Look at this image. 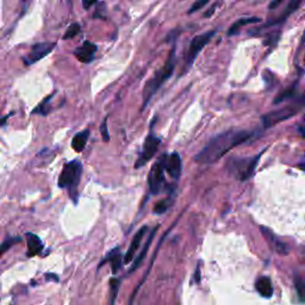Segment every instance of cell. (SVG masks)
<instances>
[{"mask_svg": "<svg viewBox=\"0 0 305 305\" xmlns=\"http://www.w3.org/2000/svg\"><path fill=\"white\" fill-rule=\"evenodd\" d=\"M254 136V132L245 130H227L216 135L200 149L198 154L194 155V161L202 165H211L222 159L235 147L247 142Z\"/></svg>", "mask_w": 305, "mask_h": 305, "instance_id": "1", "label": "cell"}, {"mask_svg": "<svg viewBox=\"0 0 305 305\" xmlns=\"http://www.w3.org/2000/svg\"><path fill=\"white\" fill-rule=\"evenodd\" d=\"M174 67H176V46L172 47L167 60H166V63L159 70H156L155 74L147 81L145 89H143L142 110L146 109V106L148 105L152 98L161 89V86L171 78L174 72Z\"/></svg>", "mask_w": 305, "mask_h": 305, "instance_id": "2", "label": "cell"}, {"mask_svg": "<svg viewBox=\"0 0 305 305\" xmlns=\"http://www.w3.org/2000/svg\"><path fill=\"white\" fill-rule=\"evenodd\" d=\"M262 154L264 152H259L258 155H254V156L231 157L227 163V169L235 179L240 180V182H245L254 176Z\"/></svg>", "mask_w": 305, "mask_h": 305, "instance_id": "3", "label": "cell"}, {"mask_svg": "<svg viewBox=\"0 0 305 305\" xmlns=\"http://www.w3.org/2000/svg\"><path fill=\"white\" fill-rule=\"evenodd\" d=\"M81 173H83V165L79 160H73L63 166L60 177H59V187L68 188L70 196L76 202L75 192L80 183Z\"/></svg>", "mask_w": 305, "mask_h": 305, "instance_id": "4", "label": "cell"}, {"mask_svg": "<svg viewBox=\"0 0 305 305\" xmlns=\"http://www.w3.org/2000/svg\"><path fill=\"white\" fill-rule=\"evenodd\" d=\"M216 35V31L211 30L208 32L202 33V35L196 36L191 39L190 46L187 48V52L185 54V66H183V72H187L191 68L192 64H193L194 60L197 59V56L199 55V53L202 52V49L205 46H208L209 42L211 41V38Z\"/></svg>", "mask_w": 305, "mask_h": 305, "instance_id": "5", "label": "cell"}, {"mask_svg": "<svg viewBox=\"0 0 305 305\" xmlns=\"http://www.w3.org/2000/svg\"><path fill=\"white\" fill-rule=\"evenodd\" d=\"M301 110H302L301 107H299L295 101H292L290 105L282 107V109L280 110H275V111L268 112V114L264 115L261 117L264 129H268V128H271V126H274L276 125V124L290 120L291 117L297 115Z\"/></svg>", "mask_w": 305, "mask_h": 305, "instance_id": "6", "label": "cell"}, {"mask_svg": "<svg viewBox=\"0 0 305 305\" xmlns=\"http://www.w3.org/2000/svg\"><path fill=\"white\" fill-rule=\"evenodd\" d=\"M167 154H162L159 160L152 165L151 173L148 176V185L149 190L152 194L160 193L165 185V161Z\"/></svg>", "mask_w": 305, "mask_h": 305, "instance_id": "7", "label": "cell"}, {"mask_svg": "<svg viewBox=\"0 0 305 305\" xmlns=\"http://www.w3.org/2000/svg\"><path fill=\"white\" fill-rule=\"evenodd\" d=\"M160 143H161L160 138L155 136L152 131L149 132L148 136L146 137L145 143H143L142 152H141L140 156H138L137 161L135 162V168L143 167L148 161H151L152 157H154V155L156 154Z\"/></svg>", "mask_w": 305, "mask_h": 305, "instance_id": "8", "label": "cell"}, {"mask_svg": "<svg viewBox=\"0 0 305 305\" xmlns=\"http://www.w3.org/2000/svg\"><path fill=\"white\" fill-rule=\"evenodd\" d=\"M55 46L56 43H54V42H41V43L33 44L30 53L23 58L24 63L25 64L36 63V62H38L39 60L46 58L47 55H49V54L54 50Z\"/></svg>", "mask_w": 305, "mask_h": 305, "instance_id": "9", "label": "cell"}, {"mask_svg": "<svg viewBox=\"0 0 305 305\" xmlns=\"http://www.w3.org/2000/svg\"><path fill=\"white\" fill-rule=\"evenodd\" d=\"M95 52H97V46L90 41H85L80 47H78L74 50L75 58L83 63H90L94 60Z\"/></svg>", "mask_w": 305, "mask_h": 305, "instance_id": "10", "label": "cell"}, {"mask_svg": "<svg viewBox=\"0 0 305 305\" xmlns=\"http://www.w3.org/2000/svg\"><path fill=\"white\" fill-rule=\"evenodd\" d=\"M165 171H167V173L173 179H179L180 174H182V159L178 152L167 155L165 161Z\"/></svg>", "mask_w": 305, "mask_h": 305, "instance_id": "11", "label": "cell"}, {"mask_svg": "<svg viewBox=\"0 0 305 305\" xmlns=\"http://www.w3.org/2000/svg\"><path fill=\"white\" fill-rule=\"evenodd\" d=\"M147 233H148V227H142L140 229V230L137 231L136 235L134 236L131 244H130V245H129L128 252H126L125 255H124V259H123L124 264L126 265V264H129V262L132 261V259L135 258V253H136L138 250V248H140L141 242H142V239L145 237Z\"/></svg>", "mask_w": 305, "mask_h": 305, "instance_id": "12", "label": "cell"}, {"mask_svg": "<svg viewBox=\"0 0 305 305\" xmlns=\"http://www.w3.org/2000/svg\"><path fill=\"white\" fill-rule=\"evenodd\" d=\"M305 1V0H291V1L289 2V5H287L286 8L284 10V12H282V15L279 17L278 19H274V21H270L266 25H264V27H260L259 30H262L265 29V28H268V27H272V25H276V24H281L284 23L285 21H286L289 17L292 15L293 12H296V11L298 10L299 7L302 6V4Z\"/></svg>", "mask_w": 305, "mask_h": 305, "instance_id": "13", "label": "cell"}, {"mask_svg": "<svg viewBox=\"0 0 305 305\" xmlns=\"http://www.w3.org/2000/svg\"><path fill=\"white\" fill-rule=\"evenodd\" d=\"M261 234L266 237L267 242L271 244V247H272L276 253L281 254V255H287V254H289V247H287V244H285L284 242L279 241V240L276 239V237L273 235V234L271 233L268 229L261 228Z\"/></svg>", "mask_w": 305, "mask_h": 305, "instance_id": "14", "label": "cell"}, {"mask_svg": "<svg viewBox=\"0 0 305 305\" xmlns=\"http://www.w3.org/2000/svg\"><path fill=\"white\" fill-rule=\"evenodd\" d=\"M27 241H28V258H32V256L38 255L39 253L43 250V244H42L41 239L37 235L32 233L27 234Z\"/></svg>", "mask_w": 305, "mask_h": 305, "instance_id": "15", "label": "cell"}, {"mask_svg": "<svg viewBox=\"0 0 305 305\" xmlns=\"http://www.w3.org/2000/svg\"><path fill=\"white\" fill-rule=\"evenodd\" d=\"M122 258L123 256H122V253H121L120 248H115V249L111 250V252L107 254L106 258L100 262L99 267L103 266L105 262H109V264L111 265V267H112V273L116 274V273L120 271L121 266H122V262H123Z\"/></svg>", "mask_w": 305, "mask_h": 305, "instance_id": "16", "label": "cell"}, {"mask_svg": "<svg viewBox=\"0 0 305 305\" xmlns=\"http://www.w3.org/2000/svg\"><path fill=\"white\" fill-rule=\"evenodd\" d=\"M255 289L264 298H271L273 295L272 281L268 276H259L255 281Z\"/></svg>", "mask_w": 305, "mask_h": 305, "instance_id": "17", "label": "cell"}, {"mask_svg": "<svg viewBox=\"0 0 305 305\" xmlns=\"http://www.w3.org/2000/svg\"><path fill=\"white\" fill-rule=\"evenodd\" d=\"M260 22H261V19L258 18V17H244V18L237 19V21L234 22V24L231 25L230 29L228 30V36L237 35L239 31L241 30V28H244V25L260 23Z\"/></svg>", "mask_w": 305, "mask_h": 305, "instance_id": "18", "label": "cell"}, {"mask_svg": "<svg viewBox=\"0 0 305 305\" xmlns=\"http://www.w3.org/2000/svg\"><path fill=\"white\" fill-rule=\"evenodd\" d=\"M89 137H90L89 129L78 132V134L74 135V137H73V140H72V148L74 149L76 152H81L84 151L85 147H86Z\"/></svg>", "mask_w": 305, "mask_h": 305, "instance_id": "19", "label": "cell"}, {"mask_svg": "<svg viewBox=\"0 0 305 305\" xmlns=\"http://www.w3.org/2000/svg\"><path fill=\"white\" fill-rule=\"evenodd\" d=\"M156 229H157V227H156V228H154V229H152V230L151 235H149V237H148V241L146 242L145 247H143V249L141 250L140 255H138L137 258L135 259L134 264H132L131 268H130V270H129V273H132V272H134V271H136V270H137V267L140 266V265L142 264V261H143V260H145L146 255H147V252H148L149 247H151V244H152V239H154L155 234H156Z\"/></svg>", "mask_w": 305, "mask_h": 305, "instance_id": "20", "label": "cell"}, {"mask_svg": "<svg viewBox=\"0 0 305 305\" xmlns=\"http://www.w3.org/2000/svg\"><path fill=\"white\" fill-rule=\"evenodd\" d=\"M296 90H297V83H296L295 85H292V86H290L289 89H286L285 91H282L281 93H279V94L274 98V101H273V104H274V105H278V104H280L285 100L293 99V98H295V95H296Z\"/></svg>", "mask_w": 305, "mask_h": 305, "instance_id": "21", "label": "cell"}, {"mask_svg": "<svg viewBox=\"0 0 305 305\" xmlns=\"http://www.w3.org/2000/svg\"><path fill=\"white\" fill-rule=\"evenodd\" d=\"M53 98V94L49 95V97H47L46 99H44L43 101H42L41 104H39L38 106L35 107V110L32 111V114H38L41 116H47L48 114L50 112V99Z\"/></svg>", "mask_w": 305, "mask_h": 305, "instance_id": "22", "label": "cell"}, {"mask_svg": "<svg viewBox=\"0 0 305 305\" xmlns=\"http://www.w3.org/2000/svg\"><path fill=\"white\" fill-rule=\"evenodd\" d=\"M121 280L117 278H112L110 280V305H114L117 298L118 290H120Z\"/></svg>", "mask_w": 305, "mask_h": 305, "instance_id": "23", "label": "cell"}, {"mask_svg": "<svg viewBox=\"0 0 305 305\" xmlns=\"http://www.w3.org/2000/svg\"><path fill=\"white\" fill-rule=\"evenodd\" d=\"M22 241V237L21 236H16V237H8V239L5 240L1 244H0V256L2 255L4 253H6L11 247L13 245L19 244Z\"/></svg>", "mask_w": 305, "mask_h": 305, "instance_id": "24", "label": "cell"}, {"mask_svg": "<svg viewBox=\"0 0 305 305\" xmlns=\"http://www.w3.org/2000/svg\"><path fill=\"white\" fill-rule=\"evenodd\" d=\"M80 31H81L80 24H78V23L70 24L69 27L67 28L66 32H64L63 39H72V38H74L75 36L78 35V33H80Z\"/></svg>", "mask_w": 305, "mask_h": 305, "instance_id": "25", "label": "cell"}, {"mask_svg": "<svg viewBox=\"0 0 305 305\" xmlns=\"http://www.w3.org/2000/svg\"><path fill=\"white\" fill-rule=\"evenodd\" d=\"M172 203H173V200L169 199V198L161 200V202H159L156 205H155L154 213H155V214H165L166 211H167L168 209H169V206L172 205Z\"/></svg>", "mask_w": 305, "mask_h": 305, "instance_id": "26", "label": "cell"}, {"mask_svg": "<svg viewBox=\"0 0 305 305\" xmlns=\"http://www.w3.org/2000/svg\"><path fill=\"white\" fill-rule=\"evenodd\" d=\"M296 289H297L299 299H301L302 302H305V284L304 282L297 279V280H296Z\"/></svg>", "mask_w": 305, "mask_h": 305, "instance_id": "27", "label": "cell"}, {"mask_svg": "<svg viewBox=\"0 0 305 305\" xmlns=\"http://www.w3.org/2000/svg\"><path fill=\"white\" fill-rule=\"evenodd\" d=\"M209 0H197V1L193 2V5L190 7V10H188V13H193L196 12V11H199L200 8H203L205 6V5H208Z\"/></svg>", "mask_w": 305, "mask_h": 305, "instance_id": "28", "label": "cell"}, {"mask_svg": "<svg viewBox=\"0 0 305 305\" xmlns=\"http://www.w3.org/2000/svg\"><path fill=\"white\" fill-rule=\"evenodd\" d=\"M100 132H101V136H103V140L105 142H109L110 140V134H109V130H107V118L103 121L100 125Z\"/></svg>", "mask_w": 305, "mask_h": 305, "instance_id": "29", "label": "cell"}, {"mask_svg": "<svg viewBox=\"0 0 305 305\" xmlns=\"http://www.w3.org/2000/svg\"><path fill=\"white\" fill-rule=\"evenodd\" d=\"M278 39H279V31H275V32H270L267 35V38H266V41H265V43L275 44L276 42H278Z\"/></svg>", "mask_w": 305, "mask_h": 305, "instance_id": "30", "label": "cell"}, {"mask_svg": "<svg viewBox=\"0 0 305 305\" xmlns=\"http://www.w3.org/2000/svg\"><path fill=\"white\" fill-rule=\"evenodd\" d=\"M221 1H222V0H218V1H216V2H214V4L213 5V6H211L210 8H209L208 11H206V12L204 13V17H205V18H210V17H213V16L214 15V12H216L217 7H218L219 2H221Z\"/></svg>", "mask_w": 305, "mask_h": 305, "instance_id": "31", "label": "cell"}, {"mask_svg": "<svg viewBox=\"0 0 305 305\" xmlns=\"http://www.w3.org/2000/svg\"><path fill=\"white\" fill-rule=\"evenodd\" d=\"M293 101H295V103L297 104V105L301 107V109H304V107H305V92L303 93V94L299 95L297 99L293 100Z\"/></svg>", "mask_w": 305, "mask_h": 305, "instance_id": "32", "label": "cell"}, {"mask_svg": "<svg viewBox=\"0 0 305 305\" xmlns=\"http://www.w3.org/2000/svg\"><path fill=\"white\" fill-rule=\"evenodd\" d=\"M97 1L98 0H83V6L84 8H86V10H89V8L93 6Z\"/></svg>", "mask_w": 305, "mask_h": 305, "instance_id": "33", "label": "cell"}, {"mask_svg": "<svg viewBox=\"0 0 305 305\" xmlns=\"http://www.w3.org/2000/svg\"><path fill=\"white\" fill-rule=\"evenodd\" d=\"M282 1H284V0H272V1H271V4H270V6H268V8H270V10H274V8L278 7Z\"/></svg>", "mask_w": 305, "mask_h": 305, "instance_id": "34", "label": "cell"}, {"mask_svg": "<svg viewBox=\"0 0 305 305\" xmlns=\"http://www.w3.org/2000/svg\"><path fill=\"white\" fill-rule=\"evenodd\" d=\"M46 278H47V280H50V281H55V282L59 281V276L56 274H53V273H48V274H46Z\"/></svg>", "mask_w": 305, "mask_h": 305, "instance_id": "35", "label": "cell"}, {"mask_svg": "<svg viewBox=\"0 0 305 305\" xmlns=\"http://www.w3.org/2000/svg\"><path fill=\"white\" fill-rule=\"evenodd\" d=\"M298 168H299V169H302V171H304V172H305V155H304L303 157H302L301 162L298 163Z\"/></svg>", "mask_w": 305, "mask_h": 305, "instance_id": "36", "label": "cell"}, {"mask_svg": "<svg viewBox=\"0 0 305 305\" xmlns=\"http://www.w3.org/2000/svg\"><path fill=\"white\" fill-rule=\"evenodd\" d=\"M298 132H299V134H301V136H302V137H304V138H305V125L299 126V128H298Z\"/></svg>", "mask_w": 305, "mask_h": 305, "instance_id": "37", "label": "cell"}, {"mask_svg": "<svg viewBox=\"0 0 305 305\" xmlns=\"http://www.w3.org/2000/svg\"><path fill=\"white\" fill-rule=\"evenodd\" d=\"M11 115H13V114H11ZM11 115H7V116H5V117H2V118H1V120H0V126H1V125H2V124H4L5 122H6V120H7V118H8V117H10V116H11Z\"/></svg>", "mask_w": 305, "mask_h": 305, "instance_id": "38", "label": "cell"}, {"mask_svg": "<svg viewBox=\"0 0 305 305\" xmlns=\"http://www.w3.org/2000/svg\"><path fill=\"white\" fill-rule=\"evenodd\" d=\"M301 48H303V46L305 44V31H304V35H303V38H302V41H301Z\"/></svg>", "mask_w": 305, "mask_h": 305, "instance_id": "39", "label": "cell"}, {"mask_svg": "<svg viewBox=\"0 0 305 305\" xmlns=\"http://www.w3.org/2000/svg\"><path fill=\"white\" fill-rule=\"evenodd\" d=\"M69 1H72V0H69Z\"/></svg>", "mask_w": 305, "mask_h": 305, "instance_id": "40", "label": "cell"}]
</instances>
